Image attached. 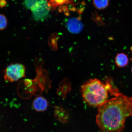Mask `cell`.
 Masks as SVG:
<instances>
[{
    "instance_id": "cell-13",
    "label": "cell",
    "mask_w": 132,
    "mask_h": 132,
    "mask_svg": "<svg viewBox=\"0 0 132 132\" xmlns=\"http://www.w3.org/2000/svg\"><path fill=\"white\" fill-rule=\"evenodd\" d=\"M131 72H132V68H131Z\"/></svg>"
},
{
    "instance_id": "cell-10",
    "label": "cell",
    "mask_w": 132,
    "mask_h": 132,
    "mask_svg": "<svg viewBox=\"0 0 132 132\" xmlns=\"http://www.w3.org/2000/svg\"><path fill=\"white\" fill-rule=\"evenodd\" d=\"M66 0H51L48 1V4L51 10V8L56 5L63 4Z\"/></svg>"
},
{
    "instance_id": "cell-3",
    "label": "cell",
    "mask_w": 132,
    "mask_h": 132,
    "mask_svg": "<svg viewBox=\"0 0 132 132\" xmlns=\"http://www.w3.org/2000/svg\"><path fill=\"white\" fill-rule=\"evenodd\" d=\"M24 4L32 11L33 17L37 20L45 19L51 10L47 0H25Z\"/></svg>"
},
{
    "instance_id": "cell-4",
    "label": "cell",
    "mask_w": 132,
    "mask_h": 132,
    "mask_svg": "<svg viewBox=\"0 0 132 132\" xmlns=\"http://www.w3.org/2000/svg\"><path fill=\"white\" fill-rule=\"evenodd\" d=\"M26 72L24 66L20 64H11L6 68L5 71L4 78L6 81H16L24 77Z\"/></svg>"
},
{
    "instance_id": "cell-12",
    "label": "cell",
    "mask_w": 132,
    "mask_h": 132,
    "mask_svg": "<svg viewBox=\"0 0 132 132\" xmlns=\"http://www.w3.org/2000/svg\"><path fill=\"white\" fill-rule=\"evenodd\" d=\"M130 49H131V52H132V47H131V48H130ZM131 60L132 61V57L131 58Z\"/></svg>"
},
{
    "instance_id": "cell-2",
    "label": "cell",
    "mask_w": 132,
    "mask_h": 132,
    "mask_svg": "<svg viewBox=\"0 0 132 132\" xmlns=\"http://www.w3.org/2000/svg\"><path fill=\"white\" fill-rule=\"evenodd\" d=\"M113 84L110 79L105 84L98 79H91L81 86L84 100L90 106H100L108 100Z\"/></svg>"
},
{
    "instance_id": "cell-7",
    "label": "cell",
    "mask_w": 132,
    "mask_h": 132,
    "mask_svg": "<svg viewBox=\"0 0 132 132\" xmlns=\"http://www.w3.org/2000/svg\"><path fill=\"white\" fill-rule=\"evenodd\" d=\"M115 62L116 64L118 67H125L127 65L128 63V56L123 53L118 54L116 57Z\"/></svg>"
},
{
    "instance_id": "cell-11",
    "label": "cell",
    "mask_w": 132,
    "mask_h": 132,
    "mask_svg": "<svg viewBox=\"0 0 132 132\" xmlns=\"http://www.w3.org/2000/svg\"><path fill=\"white\" fill-rule=\"evenodd\" d=\"M7 4L6 0H0V7L2 8L5 7Z\"/></svg>"
},
{
    "instance_id": "cell-5",
    "label": "cell",
    "mask_w": 132,
    "mask_h": 132,
    "mask_svg": "<svg viewBox=\"0 0 132 132\" xmlns=\"http://www.w3.org/2000/svg\"><path fill=\"white\" fill-rule=\"evenodd\" d=\"M67 27L69 32L73 34H78L81 32L83 25L78 18H70L67 21Z\"/></svg>"
},
{
    "instance_id": "cell-6",
    "label": "cell",
    "mask_w": 132,
    "mask_h": 132,
    "mask_svg": "<svg viewBox=\"0 0 132 132\" xmlns=\"http://www.w3.org/2000/svg\"><path fill=\"white\" fill-rule=\"evenodd\" d=\"M32 105L34 110L36 111L43 112L47 109L48 103L45 98L42 97H39L35 99Z\"/></svg>"
},
{
    "instance_id": "cell-1",
    "label": "cell",
    "mask_w": 132,
    "mask_h": 132,
    "mask_svg": "<svg viewBox=\"0 0 132 132\" xmlns=\"http://www.w3.org/2000/svg\"><path fill=\"white\" fill-rule=\"evenodd\" d=\"M113 95L99 107L96 122L102 132H123L126 119L132 116V97L118 90Z\"/></svg>"
},
{
    "instance_id": "cell-9",
    "label": "cell",
    "mask_w": 132,
    "mask_h": 132,
    "mask_svg": "<svg viewBox=\"0 0 132 132\" xmlns=\"http://www.w3.org/2000/svg\"><path fill=\"white\" fill-rule=\"evenodd\" d=\"M7 25V19L4 15L0 14V30L6 29Z\"/></svg>"
},
{
    "instance_id": "cell-8",
    "label": "cell",
    "mask_w": 132,
    "mask_h": 132,
    "mask_svg": "<svg viewBox=\"0 0 132 132\" xmlns=\"http://www.w3.org/2000/svg\"><path fill=\"white\" fill-rule=\"evenodd\" d=\"M109 0H93V4L95 7L98 10H103L108 6Z\"/></svg>"
}]
</instances>
